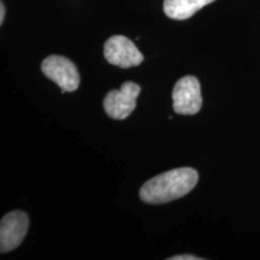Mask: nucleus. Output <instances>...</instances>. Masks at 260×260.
Wrapping results in <instances>:
<instances>
[{
    "mask_svg": "<svg viewBox=\"0 0 260 260\" xmlns=\"http://www.w3.org/2000/svg\"><path fill=\"white\" fill-rule=\"evenodd\" d=\"M170 260H200V258L195 255H190V254H181V255H176L170 258Z\"/></svg>",
    "mask_w": 260,
    "mask_h": 260,
    "instance_id": "obj_8",
    "label": "nucleus"
},
{
    "mask_svg": "<svg viewBox=\"0 0 260 260\" xmlns=\"http://www.w3.org/2000/svg\"><path fill=\"white\" fill-rule=\"evenodd\" d=\"M172 106L178 115H195L203 105L200 82L197 77L186 76L178 80L172 90Z\"/></svg>",
    "mask_w": 260,
    "mask_h": 260,
    "instance_id": "obj_4",
    "label": "nucleus"
},
{
    "mask_svg": "<svg viewBox=\"0 0 260 260\" xmlns=\"http://www.w3.org/2000/svg\"><path fill=\"white\" fill-rule=\"evenodd\" d=\"M214 0H164V12L169 18L183 21Z\"/></svg>",
    "mask_w": 260,
    "mask_h": 260,
    "instance_id": "obj_7",
    "label": "nucleus"
},
{
    "mask_svg": "<svg viewBox=\"0 0 260 260\" xmlns=\"http://www.w3.org/2000/svg\"><path fill=\"white\" fill-rule=\"evenodd\" d=\"M104 56L110 64L122 69L138 67L144 61V56L134 42L123 35H115L105 42Z\"/></svg>",
    "mask_w": 260,
    "mask_h": 260,
    "instance_id": "obj_5",
    "label": "nucleus"
},
{
    "mask_svg": "<svg viewBox=\"0 0 260 260\" xmlns=\"http://www.w3.org/2000/svg\"><path fill=\"white\" fill-rule=\"evenodd\" d=\"M45 76L56 82L63 92H74L80 86V74L76 65L61 56L47 57L41 64Z\"/></svg>",
    "mask_w": 260,
    "mask_h": 260,
    "instance_id": "obj_2",
    "label": "nucleus"
},
{
    "mask_svg": "<svg viewBox=\"0 0 260 260\" xmlns=\"http://www.w3.org/2000/svg\"><path fill=\"white\" fill-rule=\"evenodd\" d=\"M141 92L139 84L126 81L121 89L110 90L104 99V109L113 119H125L132 115L136 107V99Z\"/></svg>",
    "mask_w": 260,
    "mask_h": 260,
    "instance_id": "obj_3",
    "label": "nucleus"
},
{
    "mask_svg": "<svg viewBox=\"0 0 260 260\" xmlns=\"http://www.w3.org/2000/svg\"><path fill=\"white\" fill-rule=\"evenodd\" d=\"M5 18V5L4 3H0V24H3Z\"/></svg>",
    "mask_w": 260,
    "mask_h": 260,
    "instance_id": "obj_9",
    "label": "nucleus"
},
{
    "mask_svg": "<svg viewBox=\"0 0 260 260\" xmlns=\"http://www.w3.org/2000/svg\"><path fill=\"white\" fill-rule=\"evenodd\" d=\"M29 228L28 216L22 211L10 212L2 218L0 223V251L6 253L14 251L24 240Z\"/></svg>",
    "mask_w": 260,
    "mask_h": 260,
    "instance_id": "obj_6",
    "label": "nucleus"
},
{
    "mask_svg": "<svg viewBox=\"0 0 260 260\" xmlns=\"http://www.w3.org/2000/svg\"><path fill=\"white\" fill-rule=\"evenodd\" d=\"M199 175L193 168H178L158 175L140 189V198L147 204H165L180 199L197 186Z\"/></svg>",
    "mask_w": 260,
    "mask_h": 260,
    "instance_id": "obj_1",
    "label": "nucleus"
}]
</instances>
